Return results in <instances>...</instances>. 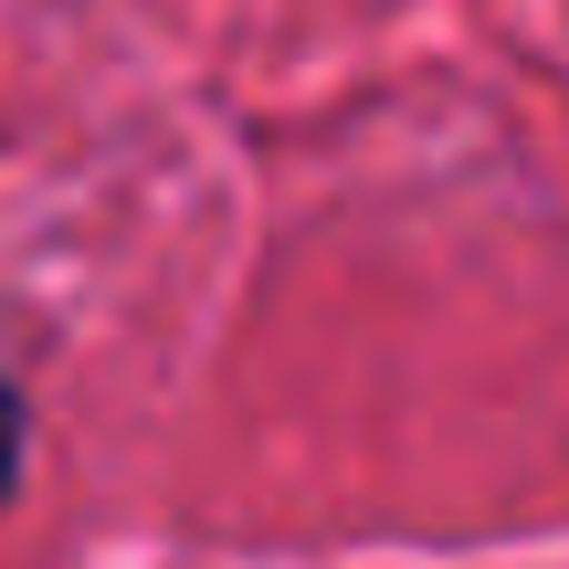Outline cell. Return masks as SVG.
I'll use <instances>...</instances> for the list:
<instances>
[{
  "instance_id": "obj_1",
  "label": "cell",
  "mask_w": 569,
  "mask_h": 569,
  "mask_svg": "<svg viewBox=\"0 0 569 569\" xmlns=\"http://www.w3.org/2000/svg\"><path fill=\"white\" fill-rule=\"evenodd\" d=\"M11 486H21V390L0 380V507H11Z\"/></svg>"
}]
</instances>
